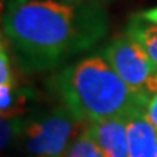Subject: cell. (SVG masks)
I'll use <instances>...</instances> for the list:
<instances>
[{"mask_svg": "<svg viewBox=\"0 0 157 157\" xmlns=\"http://www.w3.org/2000/svg\"><path fill=\"white\" fill-rule=\"evenodd\" d=\"M102 56L129 87L151 96L157 93V67L146 50L131 36L127 34L117 36Z\"/></svg>", "mask_w": 157, "mask_h": 157, "instance_id": "4", "label": "cell"}, {"mask_svg": "<svg viewBox=\"0 0 157 157\" xmlns=\"http://www.w3.org/2000/svg\"><path fill=\"white\" fill-rule=\"evenodd\" d=\"M32 92L17 84L0 86V111L2 118L23 117Z\"/></svg>", "mask_w": 157, "mask_h": 157, "instance_id": "7", "label": "cell"}, {"mask_svg": "<svg viewBox=\"0 0 157 157\" xmlns=\"http://www.w3.org/2000/svg\"><path fill=\"white\" fill-rule=\"evenodd\" d=\"M89 124L60 105L26 118L22 146L31 157H63Z\"/></svg>", "mask_w": 157, "mask_h": 157, "instance_id": "3", "label": "cell"}, {"mask_svg": "<svg viewBox=\"0 0 157 157\" xmlns=\"http://www.w3.org/2000/svg\"><path fill=\"white\" fill-rule=\"evenodd\" d=\"M67 2H77V0H67Z\"/></svg>", "mask_w": 157, "mask_h": 157, "instance_id": "15", "label": "cell"}, {"mask_svg": "<svg viewBox=\"0 0 157 157\" xmlns=\"http://www.w3.org/2000/svg\"><path fill=\"white\" fill-rule=\"evenodd\" d=\"M16 84L13 71H12V63L9 56V44L2 38V47H0V86H12Z\"/></svg>", "mask_w": 157, "mask_h": 157, "instance_id": "11", "label": "cell"}, {"mask_svg": "<svg viewBox=\"0 0 157 157\" xmlns=\"http://www.w3.org/2000/svg\"><path fill=\"white\" fill-rule=\"evenodd\" d=\"M146 117L150 122L157 128V93L150 98L146 108Z\"/></svg>", "mask_w": 157, "mask_h": 157, "instance_id": "12", "label": "cell"}, {"mask_svg": "<svg viewBox=\"0 0 157 157\" xmlns=\"http://www.w3.org/2000/svg\"><path fill=\"white\" fill-rule=\"evenodd\" d=\"M13 2H25V0H13Z\"/></svg>", "mask_w": 157, "mask_h": 157, "instance_id": "14", "label": "cell"}, {"mask_svg": "<svg viewBox=\"0 0 157 157\" xmlns=\"http://www.w3.org/2000/svg\"><path fill=\"white\" fill-rule=\"evenodd\" d=\"M26 125V118L23 117H12L2 118L0 124V137H2V148H9L17 140H22L23 131Z\"/></svg>", "mask_w": 157, "mask_h": 157, "instance_id": "9", "label": "cell"}, {"mask_svg": "<svg viewBox=\"0 0 157 157\" xmlns=\"http://www.w3.org/2000/svg\"><path fill=\"white\" fill-rule=\"evenodd\" d=\"M106 32L99 6L60 0L13 2L3 16V34L19 66L47 71L87 51Z\"/></svg>", "mask_w": 157, "mask_h": 157, "instance_id": "1", "label": "cell"}, {"mask_svg": "<svg viewBox=\"0 0 157 157\" xmlns=\"http://www.w3.org/2000/svg\"><path fill=\"white\" fill-rule=\"evenodd\" d=\"M87 132L105 157H128V119L112 118L90 122Z\"/></svg>", "mask_w": 157, "mask_h": 157, "instance_id": "5", "label": "cell"}, {"mask_svg": "<svg viewBox=\"0 0 157 157\" xmlns=\"http://www.w3.org/2000/svg\"><path fill=\"white\" fill-rule=\"evenodd\" d=\"M137 16H140L141 19H144L147 22H151V23H154V25H157V6L153 7V9L141 12V13H138Z\"/></svg>", "mask_w": 157, "mask_h": 157, "instance_id": "13", "label": "cell"}, {"mask_svg": "<svg viewBox=\"0 0 157 157\" xmlns=\"http://www.w3.org/2000/svg\"><path fill=\"white\" fill-rule=\"evenodd\" d=\"M52 90L84 122L146 113L151 95L129 87L103 56H89L64 67L57 74Z\"/></svg>", "mask_w": 157, "mask_h": 157, "instance_id": "2", "label": "cell"}, {"mask_svg": "<svg viewBox=\"0 0 157 157\" xmlns=\"http://www.w3.org/2000/svg\"><path fill=\"white\" fill-rule=\"evenodd\" d=\"M63 157H105V154L92 140L86 128Z\"/></svg>", "mask_w": 157, "mask_h": 157, "instance_id": "10", "label": "cell"}, {"mask_svg": "<svg viewBox=\"0 0 157 157\" xmlns=\"http://www.w3.org/2000/svg\"><path fill=\"white\" fill-rule=\"evenodd\" d=\"M127 35L137 41L146 50L157 67V25L147 22L135 15L127 26Z\"/></svg>", "mask_w": 157, "mask_h": 157, "instance_id": "8", "label": "cell"}, {"mask_svg": "<svg viewBox=\"0 0 157 157\" xmlns=\"http://www.w3.org/2000/svg\"><path fill=\"white\" fill-rule=\"evenodd\" d=\"M128 157H157V128L146 113L128 119Z\"/></svg>", "mask_w": 157, "mask_h": 157, "instance_id": "6", "label": "cell"}]
</instances>
